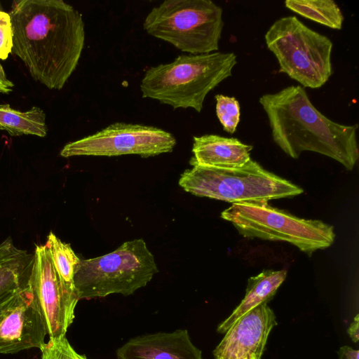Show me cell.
Returning <instances> with one entry per match:
<instances>
[{
  "instance_id": "obj_1",
  "label": "cell",
  "mask_w": 359,
  "mask_h": 359,
  "mask_svg": "<svg viewBox=\"0 0 359 359\" xmlns=\"http://www.w3.org/2000/svg\"><path fill=\"white\" fill-rule=\"evenodd\" d=\"M12 53L32 79L62 89L76 69L85 43L82 15L62 0H21L11 11Z\"/></svg>"
},
{
  "instance_id": "obj_2",
  "label": "cell",
  "mask_w": 359,
  "mask_h": 359,
  "mask_svg": "<svg viewBox=\"0 0 359 359\" xmlns=\"http://www.w3.org/2000/svg\"><path fill=\"white\" fill-rule=\"evenodd\" d=\"M259 102L267 115L273 141L287 155L298 158L303 151H313L353 170L359 158L358 124L344 125L326 117L301 86L264 94Z\"/></svg>"
},
{
  "instance_id": "obj_3",
  "label": "cell",
  "mask_w": 359,
  "mask_h": 359,
  "mask_svg": "<svg viewBox=\"0 0 359 359\" xmlns=\"http://www.w3.org/2000/svg\"><path fill=\"white\" fill-rule=\"evenodd\" d=\"M236 58L233 53L180 55L147 70L140 83L142 95L173 109L200 113L208 94L231 76Z\"/></svg>"
},
{
  "instance_id": "obj_4",
  "label": "cell",
  "mask_w": 359,
  "mask_h": 359,
  "mask_svg": "<svg viewBox=\"0 0 359 359\" xmlns=\"http://www.w3.org/2000/svg\"><path fill=\"white\" fill-rule=\"evenodd\" d=\"M179 185L194 196L232 203L269 202L292 198L304 191L252 159L233 168L193 165L181 175Z\"/></svg>"
},
{
  "instance_id": "obj_5",
  "label": "cell",
  "mask_w": 359,
  "mask_h": 359,
  "mask_svg": "<svg viewBox=\"0 0 359 359\" xmlns=\"http://www.w3.org/2000/svg\"><path fill=\"white\" fill-rule=\"evenodd\" d=\"M158 272L154 256L142 238L123 243L107 255L80 261L74 276L79 299L128 296L144 287Z\"/></svg>"
},
{
  "instance_id": "obj_6",
  "label": "cell",
  "mask_w": 359,
  "mask_h": 359,
  "mask_svg": "<svg viewBox=\"0 0 359 359\" xmlns=\"http://www.w3.org/2000/svg\"><path fill=\"white\" fill-rule=\"evenodd\" d=\"M222 9L210 0H165L143 22L147 33L191 55L217 52Z\"/></svg>"
},
{
  "instance_id": "obj_7",
  "label": "cell",
  "mask_w": 359,
  "mask_h": 359,
  "mask_svg": "<svg viewBox=\"0 0 359 359\" xmlns=\"http://www.w3.org/2000/svg\"><path fill=\"white\" fill-rule=\"evenodd\" d=\"M280 72L303 87L318 88L332 74V41L306 26L295 16L275 21L264 36Z\"/></svg>"
},
{
  "instance_id": "obj_8",
  "label": "cell",
  "mask_w": 359,
  "mask_h": 359,
  "mask_svg": "<svg viewBox=\"0 0 359 359\" xmlns=\"http://www.w3.org/2000/svg\"><path fill=\"white\" fill-rule=\"evenodd\" d=\"M246 238L290 243L311 255L330 247L335 234L332 226L322 221L305 219L273 208L268 202L232 203L221 213Z\"/></svg>"
},
{
  "instance_id": "obj_9",
  "label": "cell",
  "mask_w": 359,
  "mask_h": 359,
  "mask_svg": "<svg viewBox=\"0 0 359 359\" xmlns=\"http://www.w3.org/2000/svg\"><path fill=\"white\" fill-rule=\"evenodd\" d=\"M176 143L175 137L161 128L118 122L67 144L60 156L69 158L136 154L145 158L171 152Z\"/></svg>"
},
{
  "instance_id": "obj_10",
  "label": "cell",
  "mask_w": 359,
  "mask_h": 359,
  "mask_svg": "<svg viewBox=\"0 0 359 359\" xmlns=\"http://www.w3.org/2000/svg\"><path fill=\"white\" fill-rule=\"evenodd\" d=\"M29 289L50 338L65 337L79 300L56 271L47 245H36Z\"/></svg>"
},
{
  "instance_id": "obj_11",
  "label": "cell",
  "mask_w": 359,
  "mask_h": 359,
  "mask_svg": "<svg viewBox=\"0 0 359 359\" xmlns=\"http://www.w3.org/2000/svg\"><path fill=\"white\" fill-rule=\"evenodd\" d=\"M46 334L45 323L29 287L0 306V353L40 349Z\"/></svg>"
},
{
  "instance_id": "obj_12",
  "label": "cell",
  "mask_w": 359,
  "mask_h": 359,
  "mask_svg": "<svg viewBox=\"0 0 359 359\" xmlns=\"http://www.w3.org/2000/svg\"><path fill=\"white\" fill-rule=\"evenodd\" d=\"M277 325L267 303L255 307L224 333L213 351L215 359H261L269 335Z\"/></svg>"
},
{
  "instance_id": "obj_13",
  "label": "cell",
  "mask_w": 359,
  "mask_h": 359,
  "mask_svg": "<svg viewBox=\"0 0 359 359\" xmlns=\"http://www.w3.org/2000/svg\"><path fill=\"white\" fill-rule=\"evenodd\" d=\"M118 359H203L186 330L130 339L116 351Z\"/></svg>"
},
{
  "instance_id": "obj_14",
  "label": "cell",
  "mask_w": 359,
  "mask_h": 359,
  "mask_svg": "<svg viewBox=\"0 0 359 359\" xmlns=\"http://www.w3.org/2000/svg\"><path fill=\"white\" fill-rule=\"evenodd\" d=\"M252 146L236 138L217 135H204L193 137V157L190 164L220 168L243 166L250 158Z\"/></svg>"
},
{
  "instance_id": "obj_15",
  "label": "cell",
  "mask_w": 359,
  "mask_h": 359,
  "mask_svg": "<svg viewBox=\"0 0 359 359\" xmlns=\"http://www.w3.org/2000/svg\"><path fill=\"white\" fill-rule=\"evenodd\" d=\"M34 253L18 248L11 237L0 243V306L29 287Z\"/></svg>"
},
{
  "instance_id": "obj_16",
  "label": "cell",
  "mask_w": 359,
  "mask_h": 359,
  "mask_svg": "<svg viewBox=\"0 0 359 359\" xmlns=\"http://www.w3.org/2000/svg\"><path fill=\"white\" fill-rule=\"evenodd\" d=\"M287 276L285 269L264 270L248 280L245 295L230 316L217 327V332L224 334L243 316L263 303H267Z\"/></svg>"
},
{
  "instance_id": "obj_17",
  "label": "cell",
  "mask_w": 359,
  "mask_h": 359,
  "mask_svg": "<svg viewBox=\"0 0 359 359\" xmlns=\"http://www.w3.org/2000/svg\"><path fill=\"white\" fill-rule=\"evenodd\" d=\"M0 130L11 136L36 135L43 137L48 133L46 114L38 107L29 110H16L8 104H0Z\"/></svg>"
},
{
  "instance_id": "obj_18",
  "label": "cell",
  "mask_w": 359,
  "mask_h": 359,
  "mask_svg": "<svg viewBox=\"0 0 359 359\" xmlns=\"http://www.w3.org/2000/svg\"><path fill=\"white\" fill-rule=\"evenodd\" d=\"M285 6L292 11L334 29H341L343 13L332 0H286Z\"/></svg>"
},
{
  "instance_id": "obj_19",
  "label": "cell",
  "mask_w": 359,
  "mask_h": 359,
  "mask_svg": "<svg viewBox=\"0 0 359 359\" xmlns=\"http://www.w3.org/2000/svg\"><path fill=\"white\" fill-rule=\"evenodd\" d=\"M54 266L63 281L75 288L74 276L81 259L77 257L69 243L62 242L52 231L46 242Z\"/></svg>"
},
{
  "instance_id": "obj_20",
  "label": "cell",
  "mask_w": 359,
  "mask_h": 359,
  "mask_svg": "<svg viewBox=\"0 0 359 359\" xmlns=\"http://www.w3.org/2000/svg\"><path fill=\"white\" fill-rule=\"evenodd\" d=\"M216 114L224 130L231 134L236 132L240 121V104L234 97L217 95Z\"/></svg>"
},
{
  "instance_id": "obj_21",
  "label": "cell",
  "mask_w": 359,
  "mask_h": 359,
  "mask_svg": "<svg viewBox=\"0 0 359 359\" xmlns=\"http://www.w3.org/2000/svg\"><path fill=\"white\" fill-rule=\"evenodd\" d=\"M40 350L41 359H87L75 351L65 336L50 338Z\"/></svg>"
},
{
  "instance_id": "obj_22",
  "label": "cell",
  "mask_w": 359,
  "mask_h": 359,
  "mask_svg": "<svg viewBox=\"0 0 359 359\" xmlns=\"http://www.w3.org/2000/svg\"><path fill=\"white\" fill-rule=\"evenodd\" d=\"M13 31L8 13L0 10V59L6 60L12 52Z\"/></svg>"
},
{
  "instance_id": "obj_23",
  "label": "cell",
  "mask_w": 359,
  "mask_h": 359,
  "mask_svg": "<svg viewBox=\"0 0 359 359\" xmlns=\"http://www.w3.org/2000/svg\"><path fill=\"white\" fill-rule=\"evenodd\" d=\"M13 83L8 79L5 71L0 64V93L8 94L13 91Z\"/></svg>"
},
{
  "instance_id": "obj_24",
  "label": "cell",
  "mask_w": 359,
  "mask_h": 359,
  "mask_svg": "<svg viewBox=\"0 0 359 359\" xmlns=\"http://www.w3.org/2000/svg\"><path fill=\"white\" fill-rule=\"evenodd\" d=\"M358 350H354L348 346H341L338 351L339 359H359Z\"/></svg>"
},
{
  "instance_id": "obj_25",
  "label": "cell",
  "mask_w": 359,
  "mask_h": 359,
  "mask_svg": "<svg viewBox=\"0 0 359 359\" xmlns=\"http://www.w3.org/2000/svg\"><path fill=\"white\" fill-rule=\"evenodd\" d=\"M347 333L349 337L356 343L359 339V315L357 314L353 318V321L351 323L349 327L347 330Z\"/></svg>"
}]
</instances>
